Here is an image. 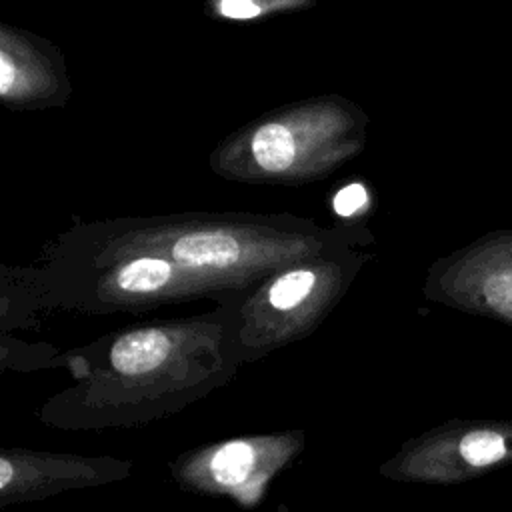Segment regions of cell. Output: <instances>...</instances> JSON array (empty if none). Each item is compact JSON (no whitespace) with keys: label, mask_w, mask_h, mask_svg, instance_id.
Here are the masks:
<instances>
[{"label":"cell","mask_w":512,"mask_h":512,"mask_svg":"<svg viewBox=\"0 0 512 512\" xmlns=\"http://www.w3.org/2000/svg\"><path fill=\"white\" fill-rule=\"evenodd\" d=\"M38 276L54 302L90 312H138L200 296L216 298L202 278L156 254L72 258L50 252Z\"/></svg>","instance_id":"obj_5"},{"label":"cell","mask_w":512,"mask_h":512,"mask_svg":"<svg viewBox=\"0 0 512 512\" xmlns=\"http://www.w3.org/2000/svg\"><path fill=\"white\" fill-rule=\"evenodd\" d=\"M316 0H206V12L226 20H256L278 12L306 10Z\"/></svg>","instance_id":"obj_11"},{"label":"cell","mask_w":512,"mask_h":512,"mask_svg":"<svg viewBox=\"0 0 512 512\" xmlns=\"http://www.w3.org/2000/svg\"><path fill=\"white\" fill-rule=\"evenodd\" d=\"M366 204H368V192L362 184H350L334 196V210H338L342 216H350Z\"/></svg>","instance_id":"obj_12"},{"label":"cell","mask_w":512,"mask_h":512,"mask_svg":"<svg viewBox=\"0 0 512 512\" xmlns=\"http://www.w3.org/2000/svg\"><path fill=\"white\" fill-rule=\"evenodd\" d=\"M432 298L512 326V260L458 264L432 282Z\"/></svg>","instance_id":"obj_10"},{"label":"cell","mask_w":512,"mask_h":512,"mask_svg":"<svg viewBox=\"0 0 512 512\" xmlns=\"http://www.w3.org/2000/svg\"><path fill=\"white\" fill-rule=\"evenodd\" d=\"M366 248L368 244L330 248L220 300L240 364L308 338L352 286L370 258Z\"/></svg>","instance_id":"obj_4"},{"label":"cell","mask_w":512,"mask_h":512,"mask_svg":"<svg viewBox=\"0 0 512 512\" xmlns=\"http://www.w3.org/2000/svg\"><path fill=\"white\" fill-rule=\"evenodd\" d=\"M512 466V418H452L410 440L382 462L396 482L450 486Z\"/></svg>","instance_id":"obj_6"},{"label":"cell","mask_w":512,"mask_h":512,"mask_svg":"<svg viewBox=\"0 0 512 512\" xmlns=\"http://www.w3.org/2000/svg\"><path fill=\"white\" fill-rule=\"evenodd\" d=\"M62 52L46 38L0 26V98L10 110L62 106L70 96Z\"/></svg>","instance_id":"obj_9"},{"label":"cell","mask_w":512,"mask_h":512,"mask_svg":"<svg viewBox=\"0 0 512 512\" xmlns=\"http://www.w3.org/2000/svg\"><path fill=\"white\" fill-rule=\"evenodd\" d=\"M130 470L132 462L108 456L4 448L0 454V504L42 500L72 488L116 482Z\"/></svg>","instance_id":"obj_8"},{"label":"cell","mask_w":512,"mask_h":512,"mask_svg":"<svg viewBox=\"0 0 512 512\" xmlns=\"http://www.w3.org/2000/svg\"><path fill=\"white\" fill-rule=\"evenodd\" d=\"M98 348L96 366L82 362L78 384L42 408L46 422L102 428L164 416L222 386L240 366L220 306L126 328Z\"/></svg>","instance_id":"obj_1"},{"label":"cell","mask_w":512,"mask_h":512,"mask_svg":"<svg viewBox=\"0 0 512 512\" xmlns=\"http://www.w3.org/2000/svg\"><path fill=\"white\" fill-rule=\"evenodd\" d=\"M302 450L304 432L300 430L252 434L188 450L170 464V470L184 490L254 508L272 480Z\"/></svg>","instance_id":"obj_7"},{"label":"cell","mask_w":512,"mask_h":512,"mask_svg":"<svg viewBox=\"0 0 512 512\" xmlns=\"http://www.w3.org/2000/svg\"><path fill=\"white\" fill-rule=\"evenodd\" d=\"M370 242L368 230L324 228L290 214H172L80 224L50 252L72 258L164 256L224 300L298 260Z\"/></svg>","instance_id":"obj_2"},{"label":"cell","mask_w":512,"mask_h":512,"mask_svg":"<svg viewBox=\"0 0 512 512\" xmlns=\"http://www.w3.org/2000/svg\"><path fill=\"white\" fill-rule=\"evenodd\" d=\"M366 112L340 94L312 96L268 112L210 154V168L236 182L308 184L358 156L368 140Z\"/></svg>","instance_id":"obj_3"}]
</instances>
